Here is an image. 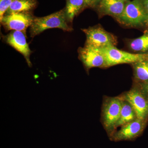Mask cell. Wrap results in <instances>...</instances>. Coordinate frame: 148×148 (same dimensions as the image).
<instances>
[{
	"label": "cell",
	"mask_w": 148,
	"mask_h": 148,
	"mask_svg": "<svg viewBox=\"0 0 148 148\" xmlns=\"http://www.w3.org/2000/svg\"><path fill=\"white\" fill-rule=\"evenodd\" d=\"M66 16L65 9L44 17L35 16L30 26V36L34 38L47 29L58 28L66 32L73 30Z\"/></svg>",
	"instance_id": "obj_1"
},
{
	"label": "cell",
	"mask_w": 148,
	"mask_h": 148,
	"mask_svg": "<svg viewBox=\"0 0 148 148\" xmlns=\"http://www.w3.org/2000/svg\"><path fill=\"white\" fill-rule=\"evenodd\" d=\"M148 16L143 0H129L125 3L122 13L116 20L126 27H140L145 26Z\"/></svg>",
	"instance_id": "obj_2"
},
{
	"label": "cell",
	"mask_w": 148,
	"mask_h": 148,
	"mask_svg": "<svg viewBox=\"0 0 148 148\" xmlns=\"http://www.w3.org/2000/svg\"><path fill=\"white\" fill-rule=\"evenodd\" d=\"M106 59L105 68L123 64H133L148 59V53H131L119 50L115 46L100 49Z\"/></svg>",
	"instance_id": "obj_3"
},
{
	"label": "cell",
	"mask_w": 148,
	"mask_h": 148,
	"mask_svg": "<svg viewBox=\"0 0 148 148\" xmlns=\"http://www.w3.org/2000/svg\"><path fill=\"white\" fill-rule=\"evenodd\" d=\"M122 98L115 97L108 98L104 103L103 108V122L104 127L111 138L114 134V131L121 112Z\"/></svg>",
	"instance_id": "obj_4"
},
{
	"label": "cell",
	"mask_w": 148,
	"mask_h": 148,
	"mask_svg": "<svg viewBox=\"0 0 148 148\" xmlns=\"http://www.w3.org/2000/svg\"><path fill=\"white\" fill-rule=\"evenodd\" d=\"M86 36L85 45L98 48L115 46L117 43L116 37L107 32L101 25L82 29Z\"/></svg>",
	"instance_id": "obj_5"
},
{
	"label": "cell",
	"mask_w": 148,
	"mask_h": 148,
	"mask_svg": "<svg viewBox=\"0 0 148 148\" xmlns=\"http://www.w3.org/2000/svg\"><path fill=\"white\" fill-rule=\"evenodd\" d=\"M35 16L32 12H21L5 14L1 21L8 31H21L26 33L27 28L32 25Z\"/></svg>",
	"instance_id": "obj_6"
},
{
	"label": "cell",
	"mask_w": 148,
	"mask_h": 148,
	"mask_svg": "<svg viewBox=\"0 0 148 148\" xmlns=\"http://www.w3.org/2000/svg\"><path fill=\"white\" fill-rule=\"evenodd\" d=\"M78 52L80 60L87 71L95 67L105 68L106 59L100 48L85 45L79 48Z\"/></svg>",
	"instance_id": "obj_7"
},
{
	"label": "cell",
	"mask_w": 148,
	"mask_h": 148,
	"mask_svg": "<svg viewBox=\"0 0 148 148\" xmlns=\"http://www.w3.org/2000/svg\"><path fill=\"white\" fill-rule=\"evenodd\" d=\"M123 99L132 106L137 119L146 120L148 116V99L142 90L132 88L126 92Z\"/></svg>",
	"instance_id": "obj_8"
},
{
	"label": "cell",
	"mask_w": 148,
	"mask_h": 148,
	"mask_svg": "<svg viewBox=\"0 0 148 148\" xmlns=\"http://www.w3.org/2000/svg\"><path fill=\"white\" fill-rule=\"evenodd\" d=\"M25 33L21 31H12L8 34L3 36V40L6 43L21 53L25 58L29 67L32 64L30 60L32 51L27 43Z\"/></svg>",
	"instance_id": "obj_9"
},
{
	"label": "cell",
	"mask_w": 148,
	"mask_h": 148,
	"mask_svg": "<svg viewBox=\"0 0 148 148\" xmlns=\"http://www.w3.org/2000/svg\"><path fill=\"white\" fill-rule=\"evenodd\" d=\"M146 123V120L137 119L121 126L119 130L114 133L111 139L115 142L134 140L143 133Z\"/></svg>",
	"instance_id": "obj_10"
},
{
	"label": "cell",
	"mask_w": 148,
	"mask_h": 148,
	"mask_svg": "<svg viewBox=\"0 0 148 148\" xmlns=\"http://www.w3.org/2000/svg\"><path fill=\"white\" fill-rule=\"evenodd\" d=\"M125 3L121 0H101L95 10L100 16L109 15L116 19L122 13Z\"/></svg>",
	"instance_id": "obj_11"
},
{
	"label": "cell",
	"mask_w": 148,
	"mask_h": 148,
	"mask_svg": "<svg viewBox=\"0 0 148 148\" xmlns=\"http://www.w3.org/2000/svg\"><path fill=\"white\" fill-rule=\"evenodd\" d=\"M87 8L88 7L84 0H66L64 9L69 23H72L75 16Z\"/></svg>",
	"instance_id": "obj_12"
},
{
	"label": "cell",
	"mask_w": 148,
	"mask_h": 148,
	"mask_svg": "<svg viewBox=\"0 0 148 148\" xmlns=\"http://www.w3.org/2000/svg\"><path fill=\"white\" fill-rule=\"evenodd\" d=\"M37 4L36 0H13L5 14L16 12H32V11L36 7Z\"/></svg>",
	"instance_id": "obj_13"
},
{
	"label": "cell",
	"mask_w": 148,
	"mask_h": 148,
	"mask_svg": "<svg viewBox=\"0 0 148 148\" xmlns=\"http://www.w3.org/2000/svg\"><path fill=\"white\" fill-rule=\"evenodd\" d=\"M136 119V114L132 106L128 102L123 99L120 116L117 123L116 127L122 126Z\"/></svg>",
	"instance_id": "obj_14"
},
{
	"label": "cell",
	"mask_w": 148,
	"mask_h": 148,
	"mask_svg": "<svg viewBox=\"0 0 148 148\" xmlns=\"http://www.w3.org/2000/svg\"><path fill=\"white\" fill-rule=\"evenodd\" d=\"M128 45L130 50L137 53H148V30L141 36L131 40Z\"/></svg>",
	"instance_id": "obj_15"
},
{
	"label": "cell",
	"mask_w": 148,
	"mask_h": 148,
	"mask_svg": "<svg viewBox=\"0 0 148 148\" xmlns=\"http://www.w3.org/2000/svg\"><path fill=\"white\" fill-rule=\"evenodd\" d=\"M132 64L135 79L142 83H148V59Z\"/></svg>",
	"instance_id": "obj_16"
},
{
	"label": "cell",
	"mask_w": 148,
	"mask_h": 148,
	"mask_svg": "<svg viewBox=\"0 0 148 148\" xmlns=\"http://www.w3.org/2000/svg\"><path fill=\"white\" fill-rule=\"evenodd\" d=\"M13 0H0V21L11 5Z\"/></svg>",
	"instance_id": "obj_17"
},
{
	"label": "cell",
	"mask_w": 148,
	"mask_h": 148,
	"mask_svg": "<svg viewBox=\"0 0 148 148\" xmlns=\"http://www.w3.org/2000/svg\"><path fill=\"white\" fill-rule=\"evenodd\" d=\"M87 4L88 8L95 10L101 0H84Z\"/></svg>",
	"instance_id": "obj_18"
},
{
	"label": "cell",
	"mask_w": 148,
	"mask_h": 148,
	"mask_svg": "<svg viewBox=\"0 0 148 148\" xmlns=\"http://www.w3.org/2000/svg\"><path fill=\"white\" fill-rule=\"evenodd\" d=\"M141 90L148 99V83L141 84Z\"/></svg>",
	"instance_id": "obj_19"
},
{
	"label": "cell",
	"mask_w": 148,
	"mask_h": 148,
	"mask_svg": "<svg viewBox=\"0 0 148 148\" xmlns=\"http://www.w3.org/2000/svg\"><path fill=\"white\" fill-rule=\"evenodd\" d=\"M143 2L146 11L148 14V0H143Z\"/></svg>",
	"instance_id": "obj_20"
},
{
	"label": "cell",
	"mask_w": 148,
	"mask_h": 148,
	"mask_svg": "<svg viewBox=\"0 0 148 148\" xmlns=\"http://www.w3.org/2000/svg\"><path fill=\"white\" fill-rule=\"evenodd\" d=\"M145 26H146V27H147V28L148 30V16L147 18V20H146L145 24Z\"/></svg>",
	"instance_id": "obj_21"
},
{
	"label": "cell",
	"mask_w": 148,
	"mask_h": 148,
	"mask_svg": "<svg viewBox=\"0 0 148 148\" xmlns=\"http://www.w3.org/2000/svg\"><path fill=\"white\" fill-rule=\"evenodd\" d=\"M121 1H124L126 3L128 1H129V0H121Z\"/></svg>",
	"instance_id": "obj_22"
}]
</instances>
